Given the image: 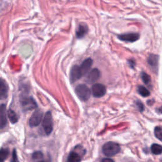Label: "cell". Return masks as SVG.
Listing matches in <instances>:
<instances>
[{"label": "cell", "mask_w": 162, "mask_h": 162, "mask_svg": "<svg viewBox=\"0 0 162 162\" xmlns=\"http://www.w3.org/2000/svg\"><path fill=\"white\" fill-rule=\"evenodd\" d=\"M8 85L2 79H0V99H5L8 96Z\"/></svg>", "instance_id": "cell-11"}, {"label": "cell", "mask_w": 162, "mask_h": 162, "mask_svg": "<svg viewBox=\"0 0 162 162\" xmlns=\"http://www.w3.org/2000/svg\"><path fill=\"white\" fill-rule=\"evenodd\" d=\"M32 158L35 160H40L43 158V154L41 152H35L32 154Z\"/></svg>", "instance_id": "cell-22"}, {"label": "cell", "mask_w": 162, "mask_h": 162, "mask_svg": "<svg viewBox=\"0 0 162 162\" xmlns=\"http://www.w3.org/2000/svg\"><path fill=\"white\" fill-rule=\"evenodd\" d=\"M82 76H83V74L82 72L81 67L78 65H74L71 68L70 79L72 83L76 82L79 79H80Z\"/></svg>", "instance_id": "cell-6"}, {"label": "cell", "mask_w": 162, "mask_h": 162, "mask_svg": "<svg viewBox=\"0 0 162 162\" xmlns=\"http://www.w3.org/2000/svg\"><path fill=\"white\" fill-rule=\"evenodd\" d=\"M138 92L143 97H147L150 95L149 91L145 87L142 86H139L138 88Z\"/></svg>", "instance_id": "cell-17"}, {"label": "cell", "mask_w": 162, "mask_h": 162, "mask_svg": "<svg viewBox=\"0 0 162 162\" xmlns=\"http://www.w3.org/2000/svg\"><path fill=\"white\" fill-rule=\"evenodd\" d=\"M13 161H18V160L17 159V156H16V153H15V151H14V152H13Z\"/></svg>", "instance_id": "cell-25"}, {"label": "cell", "mask_w": 162, "mask_h": 162, "mask_svg": "<svg viewBox=\"0 0 162 162\" xmlns=\"http://www.w3.org/2000/svg\"><path fill=\"white\" fill-rule=\"evenodd\" d=\"M42 119V112L40 110H35L29 119V125L31 127H37Z\"/></svg>", "instance_id": "cell-5"}, {"label": "cell", "mask_w": 162, "mask_h": 162, "mask_svg": "<svg viewBox=\"0 0 162 162\" xmlns=\"http://www.w3.org/2000/svg\"><path fill=\"white\" fill-rule=\"evenodd\" d=\"M154 136L156 138L159 139L160 141H162V127H156L154 129Z\"/></svg>", "instance_id": "cell-20"}, {"label": "cell", "mask_w": 162, "mask_h": 162, "mask_svg": "<svg viewBox=\"0 0 162 162\" xmlns=\"http://www.w3.org/2000/svg\"><path fill=\"white\" fill-rule=\"evenodd\" d=\"M141 78L143 79V81L144 82V83L146 84H148L149 82L152 81L151 77L148 74H147L145 72H143L141 74Z\"/></svg>", "instance_id": "cell-21"}, {"label": "cell", "mask_w": 162, "mask_h": 162, "mask_svg": "<svg viewBox=\"0 0 162 162\" xmlns=\"http://www.w3.org/2000/svg\"><path fill=\"white\" fill-rule=\"evenodd\" d=\"M7 124V118L6 113V106L0 105V129L5 128Z\"/></svg>", "instance_id": "cell-9"}, {"label": "cell", "mask_w": 162, "mask_h": 162, "mask_svg": "<svg viewBox=\"0 0 162 162\" xmlns=\"http://www.w3.org/2000/svg\"><path fill=\"white\" fill-rule=\"evenodd\" d=\"M103 154L106 156L111 157L116 155L120 152V146L118 144L114 142H108L103 145L102 147Z\"/></svg>", "instance_id": "cell-1"}, {"label": "cell", "mask_w": 162, "mask_h": 162, "mask_svg": "<svg viewBox=\"0 0 162 162\" xmlns=\"http://www.w3.org/2000/svg\"><path fill=\"white\" fill-rule=\"evenodd\" d=\"M21 104L24 110H30L37 107V103L31 97H23L21 99Z\"/></svg>", "instance_id": "cell-4"}, {"label": "cell", "mask_w": 162, "mask_h": 162, "mask_svg": "<svg viewBox=\"0 0 162 162\" xmlns=\"http://www.w3.org/2000/svg\"><path fill=\"white\" fill-rule=\"evenodd\" d=\"M100 71L98 68H94L91 71H90L88 77H87V81L89 83H92L97 81L100 78Z\"/></svg>", "instance_id": "cell-10"}, {"label": "cell", "mask_w": 162, "mask_h": 162, "mask_svg": "<svg viewBox=\"0 0 162 162\" xmlns=\"http://www.w3.org/2000/svg\"><path fill=\"white\" fill-rule=\"evenodd\" d=\"M151 150L154 154L159 155L162 153V146L158 144H153L151 146Z\"/></svg>", "instance_id": "cell-15"}, {"label": "cell", "mask_w": 162, "mask_h": 162, "mask_svg": "<svg viewBox=\"0 0 162 162\" xmlns=\"http://www.w3.org/2000/svg\"><path fill=\"white\" fill-rule=\"evenodd\" d=\"M42 127L46 135H49L53 131V119L52 115L50 111L46 112L42 120Z\"/></svg>", "instance_id": "cell-3"}, {"label": "cell", "mask_w": 162, "mask_h": 162, "mask_svg": "<svg viewBox=\"0 0 162 162\" xmlns=\"http://www.w3.org/2000/svg\"><path fill=\"white\" fill-rule=\"evenodd\" d=\"M137 106H138L139 110L141 111H143L144 110V105L141 102H137Z\"/></svg>", "instance_id": "cell-23"}, {"label": "cell", "mask_w": 162, "mask_h": 162, "mask_svg": "<svg viewBox=\"0 0 162 162\" xmlns=\"http://www.w3.org/2000/svg\"><path fill=\"white\" fill-rule=\"evenodd\" d=\"M158 57L156 55H150L147 60L148 63L152 67H156L158 65Z\"/></svg>", "instance_id": "cell-18"}, {"label": "cell", "mask_w": 162, "mask_h": 162, "mask_svg": "<svg viewBox=\"0 0 162 162\" xmlns=\"http://www.w3.org/2000/svg\"><path fill=\"white\" fill-rule=\"evenodd\" d=\"M159 110V111H160L161 113H162V106L161 108H160L159 110Z\"/></svg>", "instance_id": "cell-26"}, {"label": "cell", "mask_w": 162, "mask_h": 162, "mask_svg": "<svg viewBox=\"0 0 162 162\" xmlns=\"http://www.w3.org/2000/svg\"><path fill=\"white\" fill-rule=\"evenodd\" d=\"M102 161H103V162H113V160H111V158H104V159H103Z\"/></svg>", "instance_id": "cell-24"}, {"label": "cell", "mask_w": 162, "mask_h": 162, "mask_svg": "<svg viewBox=\"0 0 162 162\" xmlns=\"http://www.w3.org/2000/svg\"><path fill=\"white\" fill-rule=\"evenodd\" d=\"M9 155L8 149L2 148L0 149V161H4Z\"/></svg>", "instance_id": "cell-19"}, {"label": "cell", "mask_w": 162, "mask_h": 162, "mask_svg": "<svg viewBox=\"0 0 162 162\" xmlns=\"http://www.w3.org/2000/svg\"><path fill=\"white\" fill-rule=\"evenodd\" d=\"M7 114H8V117L9 118L10 122H12V124H15L16 122L18 121L17 115L13 110H11V109L8 110V112H7Z\"/></svg>", "instance_id": "cell-16"}, {"label": "cell", "mask_w": 162, "mask_h": 162, "mask_svg": "<svg viewBox=\"0 0 162 162\" xmlns=\"http://www.w3.org/2000/svg\"><path fill=\"white\" fill-rule=\"evenodd\" d=\"M81 160V158L80 155H79L77 153L75 152H71L68 158V161L70 162H79Z\"/></svg>", "instance_id": "cell-14"}, {"label": "cell", "mask_w": 162, "mask_h": 162, "mask_svg": "<svg viewBox=\"0 0 162 162\" xmlns=\"http://www.w3.org/2000/svg\"><path fill=\"white\" fill-rule=\"evenodd\" d=\"M78 98L83 102L88 101L91 96V91L87 86L85 84H79L75 89Z\"/></svg>", "instance_id": "cell-2"}, {"label": "cell", "mask_w": 162, "mask_h": 162, "mask_svg": "<svg viewBox=\"0 0 162 162\" xmlns=\"http://www.w3.org/2000/svg\"><path fill=\"white\" fill-rule=\"evenodd\" d=\"M139 38V34L137 33H129L118 35V39L121 41L129 42H136L137 40H138Z\"/></svg>", "instance_id": "cell-8"}, {"label": "cell", "mask_w": 162, "mask_h": 162, "mask_svg": "<svg viewBox=\"0 0 162 162\" xmlns=\"http://www.w3.org/2000/svg\"><path fill=\"white\" fill-rule=\"evenodd\" d=\"M106 89L105 86L102 84H95L92 87V95L95 98H101L106 94Z\"/></svg>", "instance_id": "cell-7"}, {"label": "cell", "mask_w": 162, "mask_h": 162, "mask_svg": "<svg viewBox=\"0 0 162 162\" xmlns=\"http://www.w3.org/2000/svg\"><path fill=\"white\" fill-rule=\"evenodd\" d=\"M92 64V60L91 58H87L83 62H82V65L80 66L82 72L83 74V75H86L87 74L89 70L91 68Z\"/></svg>", "instance_id": "cell-12"}, {"label": "cell", "mask_w": 162, "mask_h": 162, "mask_svg": "<svg viewBox=\"0 0 162 162\" xmlns=\"http://www.w3.org/2000/svg\"><path fill=\"white\" fill-rule=\"evenodd\" d=\"M88 28L87 26L84 24L79 25L78 29L76 32V35L78 38H82L85 36V35L88 33Z\"/></svg>", "instance_id": "cell-13"}]
</instances>
